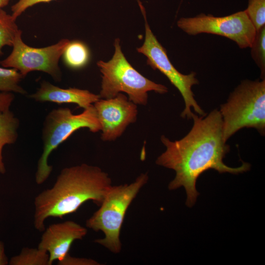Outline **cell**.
<instances>
[{
  "instance_id": "obj_3",
  "label": "cell",
  "mask_w": 265,
  "mask_h": 265,
  "mask_svg": "<svg viewBox=\"0 0 265 265\" xmlns=\"http://www.w3.org/2000/svg\"><path fill=\"white\" fill-rule=\"evenodd\" d=\"M148 180L147 173H142L131 184L110 187L100 208L86 221L87 228L104 234V238L96 239L95 242L113 253L121 252L120 235L126 212Z\"/></svg>"
},
{
  "instance_id": "obj_13",
  "label": "cell",
  "mask_w": 265,
  "mask_h": 265,
  "mask_svg": "<svg viewBox=\"0 0 265 265\" xmlns=\"http://www.w3.org/2000/svg\"><path fill=\"white\" fill-rule=\"evenodd\" d=\"M19 120L14 113L8 110L0 111V173L6 172L3 161L2 149L4 145L14 143L18 138L17 130Z\"/></svg>"
},
{
  "instance_id": "obj_4",
  "label": "cell",
  "mask_w": 265,
  "mask_h": 265,
  "mask_svg": "<svg viewBox=\"0 0 265 265\" xmlns=\"http://www.w3.org/2000/svg\"><path fill=\"white\" fill-rule=\"evenodd\" d=\"M114 46L115 52L110 60L97 62L102 73L100 98H111L124 92L135 104L145 106L149 91L159 94L167 92L165 86L148 79L131 65L122 51L119 38L115 39Z\"/></svg>"
},
{
  "instance_id": "obj_23",
  "label": "cell",
  "mask_w": 265,
  "mask_h": 265,
  "mask_svg": "<svg viewBox=\"0 0 265 265\" xmlns=\"http://www.w3.org/2000/svg\"><path fill=\"white\" fill-rule=\"evenodd\" d=\"M9 260L5 253L4 243L0 240V265H7Z\"/></svg>"
},
{
  "instance_id": "obj_2",
  "label": "cell",
  "mask_w": 265,
  "mask_h": 265,
  "mask_svg": "<svg viewBox=\"0 0 265 265\" xmlns=\"http://www.w3.org/2000/svg\"><path fill=\"white\" fill-rule=\"evenodd\" d=\"M111 186L108 174L99 167L83 163L63 168L53 186L34 199L35 228L43 232L47 218H62L88 201L100 206Z\"/></svg>"
},
{
  "instance_id": "obj_15",
  "label": "cell",
  "mask_w": 265,
  "mask_h": 265,
  "mask_svg": "<svg viewBox=\"0 0 265 265\" xmlns=\"http://www.w3.org/2000/svg\"><path fill=\"white\" fill-rule=\"evenodd\" d=\"M9 265H49V255L39 248L24 247L9 260Z\"/></svg>"
},
{
  "instance_id": "obj_5",
  "label": "cell",
  "mask_w": 265,
  "mask_h": 265,
  "mask_svg": "<svg viewBox=\"0 0 265 265\" xmlns=\"http://www.w3.org/2000/svg\"><path fill=\"white\" fill-rule=\"evenodd\" d=\"M219 112L225 142L243 128H252L262 135L265 130V80H244L231 93Z\"/></svg>"
},
{
  "instance_id": "obj_9",
  "label": "cell",
  "mask_w": 265,
  "mask_h": 265,
  "mask_svg": "<svg viewBox=\"0 0 265 265\" xmlns=\"http://www.w3.org/2000/svg\"><path fill=\"white\" fill-rule=\"evenodd\" d=\"M22 34L19 29L13 41L12 51L5 59L0 61V65L17 70L24 78L31 71H39L48 74L55 81H60L62 73L58 62L70 41L62 39L51 46L36 48L26 44Z\"/></svg>"
},
{
  "instance_id": "obj_16",
  "label": "cell",
  "mask_w": 265,
  "mask_h": 265,
  "mask_svg": "<svg viewBox=\"0 0 265 265\" xmlns=\"http://www.w3.org/2000/svg\"><path fill=\"white\" fill-rule=\"evenodd\" d=\"M19 30L12 15L0 9V55L3 54L2 48L5 46H12L16 34Z\"/></svg>"
},
{
  "instance_id": "obj_14",
  "label": "cell",
  "mask_w": 265,
  "mask_h": 265,
  "mask_svg": "<svg viewBox=\"0 0 265 265\" xmlns=\"http://www.w3.org/2000/svg\"><path fill=\"white\" fill-rule=\"evenodd\" d=\"M65 63L69 67L79 69L84 66L88 61L89 53L82 42H70L63 53Z\"/></svg>"
},
{
  "instance_id": "obj_19",
  "label": "cell",
  "mask_w": 265,
  "mask_h": 265,
  "mask_svg": "<svg viewBox=\"0 0 265 265\" xmlns=\"http://www.w3.org/2000/svg\"><path fill=\"white\" fill-rule=\"evenodd\" d=\"M245 11L256 31L265 26V0H249Z\"/></svg>"
},
{
  "instance_id": "obj_21",
  "label": "cell",
  "mask_w": 265,
  "mask_h": 265,
  "mask_svg": "<svg viewBox=\"0 0 265 265\" xmlns=\"http://www.w3.org/2000/svg\"><path fill=\"white\" fill-rule=\"evenodd\" d=\"M98 263L91 259L80 258L72 257L69 254L61 261L58 262L59 265H95Z\"/></svg>"
},
{
  "instance_id": "obj_1",
  "label": "cell",
  "mask_w": 265,
  "mask_h": 265,
  "mask_svg": "<svg viewBox=\"0 0 265 265\" xmlns=\"http://www.w3.org/2000/svg\"><path fill=\"white\" fill-rule=\"evenodd\" d=\"M193 126L189 132L179 140L171 141L164 135L161 141L166 150L157 159L156 164L174 170L175 178L169 183L170 190L184 186L186 190V204L192 206L199 193L196 182L205 171L213 169L220 173L238 174L249 170L250 165L242 162L239 167L228 166L223 159L230 150L223 137L221 115L217 109L207 116L193 113Z\"/></svg>"
},
{
  "instance_id": "obj_8",
  "label": "cell",
  "mask_w": 265,
  "mask_h": 265,
  "mask_svg": "<svg viewBox=\"0 0 265 265\" xmlns=\"http://www.w3.org/2000/svg\"><path fill=\"white\" fill-rule=\"evenodd\" d=\"M177 26L188 35L208 33L221 35L234 41L241 49L250 47L256 30L245 10L223 17L202 13L181 18Z\"/></svg>"
},
{
  "instance_id": "obj_6",
  "label": "cell",
  "mask_w": 265,
  "mask_h": 265,
  "mask_svg": "<svg viewBox=\"0 0 265 265\" xmlns=\"http://www.w3.org/2000/svg\"><path fill=\"white\" fill-rule=\"evenodd\" d=\"M84 128L94 133L101 130L93 105L78 114H73L68 107L53 109L48 114L42 130L43 151L38 160L35 173V182L37 185L43 184L52 172L53 167L48 163L51 153L75 132Z\"/></svg>"
},
{
  "instance_id": "obj_20",
  "label": "cell",
  "mask_w": 265,
  "mask_h": 265,
  "mask_svg": "<svg viewBox=\"0 0 265 265\" xmlns=\"http://www.w3.org/2000/svg\"><path fill=\"white\" fill-rule=\"evenodd\" d=\"M52 0H19L11 6V15L16 20L28 7L39 3L49 2Z\"/></svg>"
},
{
  "instance_id": "obj_17",
  "label": "cell",
  "mask_w": 265,
  "mask_h": 265,
  "mask_svg": "<svg viewBox=\"0 0 265 265\" xmlns=\"http://www.w3.org/2000/svg\"><path fill=\"white\" fill-rule=\"evenodd\" d=\"M23 78L22 75L14 68L0 67V91L26 94V91L19 85Z\"/></svg>"
},
{
  "instance_id": "obj_10",
  "label": "cell",
  "mask_w": 265,
  "mask_h": 265,
  "mask_svg": "<svg viewBox=\"0 0 265 265\" xmlns=\"http://www.w3.org/2000/svg\"><path fill=\"white\" fill-rule=\"evenodd\" d=\"M101 126V139L115 140L137 119V105L122 93L109 99H100L93 105Z\"/></svg>"
},
{
  "instance_id": "obj_12",
  "label": "cell",
  "mask_w": 265,
  "mask_h": 265,
  "mask_svg": "<svg viewBox=\"0 0 265 265\" xmlns=\"http://www.w3.org/2000/svg\"><path fill=\"white\" fill-rule=\"evenodd\" d=\"M29 97L37 102L76 104L84 109L100 99L99 95L87 90L76 88L64 89L45 80L41 83L36 92L30 95Z\"/></svg>"
},
{
  "instance_id": "obj_22",
  "label": "cell",
  "mask_w": 265,
  "mask_h": 265,
  "mask_svg": "<svg viewBox=\"0 0 265 265\" xmlns=\"http://www.w3.org/2000/svg\"><path fill=\"white\" fill-rule=\"evenodd\" d=\"M14 99V95L11 92L0 93V111H6L9 110Z\"/></svg>"
},
{
  "instance_id": "obj_11",
  "label": "cell",
  "mask_w": 265,
  "mask_h": 265,
  "mask_svg": "<svg viewBox=\"0 0 265 265\" xmlns=\"http://www.w3.org/2000/svg\"><path fill=\"white\" fill-rule=\"evenodd\" d=\"M87 233L86 228L72 220L53 223L44 230L38 248L49 254L52 265L63 260L74 241L83 239Z\"/></svg>"
},
{
  "instance_id": "obj_18",
  "label": "cell",
  "mask_w": 265,
  "mask_h": 265,
  "mask_svg": "<svg viewBox=\"0 0 265 265\" xmlns=\"http://www.w3.org/2000/svg\"><path fill=\"white\" fill-rule=\"evenodd\" d=\"M251 55L261 71V79L265 75V26L256 31L251 47Z\"/></svg>"
},
{
  "instance_id": "obj_7",
  "label": "cell",
  "mask_w": 265,
  "mask_h": 265,
  "mask_svg": "<svg viewBox=\"0 0 265 265\" xmlns=\"http://www.w3.org/2000/svg\"><path fill=\"white\" fill-rule=\"evenodd\" d=\"M140 5L145 20V35L142 45L136 49L137 51L147 57V63L154 70H158L165 75L170 82L179 91L182 95L185 107L181 113L183 118H192L193 112L191 109L201 116L206 113L194 99L192 87L199 83L195 77L196 74L191 72L184 75L179 72L170 61L165 49L158 41L152 32L146 19L145 11Z\"/></svg>"
},
{
  "instance_id": "obj_24",
  "label": "cell",
  "mask_w": 265,
  "mask_h": 265,
  "mask_svg": "<svg viewBox=\"0 0 265 265\" xmlns=\"http://www.w3.org/2000/svg\"><path fill=\"white\" fill-rule=\"evenodd\" d=\"M10 0H0V9L8 5Z\"/></svg>"
}]
</instances>
